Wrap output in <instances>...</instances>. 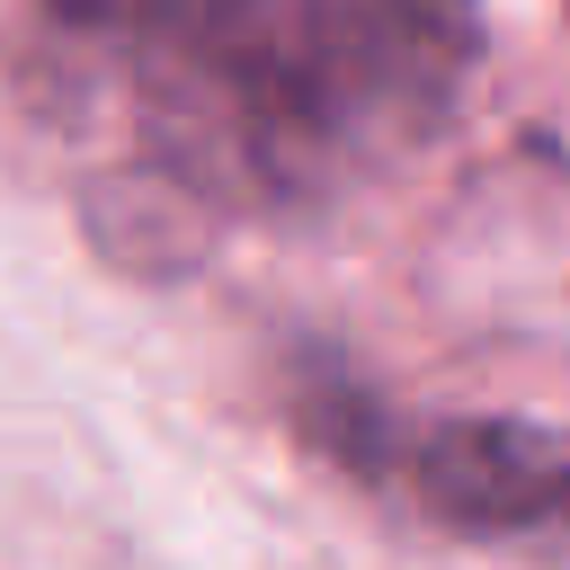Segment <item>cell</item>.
<instances>
[{
	"instance_id": "7a4b0ae2",
	"label": "cell",
	"mask_w": 570,
	"mask_h": 570,
	"mask_svg": "<svg viewBox=\"0 0 570 570\" xmlns=\"http://www.w3.org/2000/svg\"><path fill=\"white\" fill-rule=\"evenodd\" d=\"M294 419L321 454L392 481L428 525L534 561H570V428L552 419H401L338 365L294 383Z\"/></svg>"
},
{
	"instance_id": "6da1fadb",
	"label": "cell",
	"mask_w": 570,
	"mask_h": 570,
	"mask_svg": "<svg viewBox=\"0 0 570 570\" xmlns=\"http://www.w3.org/2000/svg\"><path fill=\"white\" fill-rule=\"evenodd\" d=\"M481 0H36V89L98 151V223L321 214L445 134Z\"/></svg>"
}]
</instances>
